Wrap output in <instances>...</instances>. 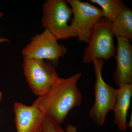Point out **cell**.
Returning <instances> with one entry per match:
<instances>
[{"mask_svg": "<svg viewBox=\"0 0 132 132\" xmlns=\"http://www.w3.org/2000/svg\"><path fill=\"white\" fill-rule=\"evenodd\" d=\"M111 24V21L102 18L95 26L88 46L84 49L83 63L90 64L96 59L106 60L115 56L116 49Z\"/></svg>", "mask_w": 132, "mask_h": 132, "instance_id": "obj_3", "label": "cell"}, {"mask_svg": "<svg viewBox=\"0 0 132 132\" xmlns=\"http://www.w3.org/2000/svg\"><path fill=\"white\" fill-rule=\"evenodd\" d=\"M118 47L115 56L117 68L113 79L119 87L132 84V46L127 38L116 37Z\"/></svg>", "mask_w": 132, "mask_h": 132, "instance_id": "obj_8", "label": "cell"}, {"mask_svg": "<svg viewBox=\"0 0 132 132\" xmlns=\"http://www.w3.org/2000/svg\"><path fill=\"white\" fill-rule=\"evenodd\" d=\"M41 132H65V131L56 121L46 116L42 126Z\"/></svg>", "mask_w": 132, "mask_h": 132, "instance_id": "obj_13", "label": "cell"}, {"mask_svg": "<svg viewBox=\"0 0 132 132\" xmlns=\"http://www.w3.org/2000/svg\"><path fill=\"white\" fill-rule=\"evenodd\" d=\"M23 68L29 87L38 97L47 93L59 78L53 65L44 60L24 57Z\"/></svg>", "mask_w": 132, "mask_h": 132, "instance_id": "obj_6", "label": "cell"}, {"mask_svg": "<svg viewBox=\"0 0 132 132\" xmlns=\"http://www.w3.org/2000/svg\"><path fill=\"white\" fill-rule=\"evenodd\" d=\"M66 1L72 11L73 17L69 25L71 29L80 41L88 44L95 26L103 18L101 9L79 0Z\"/></svg>", "mask_w": 132, "mask_h": 132, "instance_id": "obj_5", "label": "cell"}, {"mask_svg": "<svg viewBox=\"0 0 132 132\" xmlns=\"http://www.w3.org/2000/svg\"><path fill=\"white\" fill-rule=\"evenodd\" d=\"M39 132H41V128L40 130L39 131Z\"/></svg>", "mask_w": 132, "mask_h": 132, "instance_id": "obj_17", "label": "cell"}, {"mask_svg": "<svg viewBox=\"0 0 132 132\" xmlns=\"http://www.w3.org/2000/svg\"><path fill=\"white\" fill-rule=\"evenodd\" d=\"M101 7L103 18L111 22L117 17L126 6L121 0H90Z\"/></svg>", "mask_w": 132, "mask_h": 132, "instance_id": "obj_12", "label": "cell"}, {"mask_svg": "<svg viewBox=\"0 0 132 132\" xmlns=\"http://www.w3.org/2000/svg\"><path fill=\"white\" fill-rule=\"evenodd\" d=\"M3 16V14L2 12L0 11V18H1ZM10 42V40L8 39L5 38H1L0 37V43L2 42Z\"/></svg>", "mask_w": 132, "mask_h": 132, "instance_id": "obj_15", "label": "cell"}, {"mask_svg": "<svg viewBox=\"0 0 132 132\" xmlns=\"http://www.w3.org/2000/svg\"><path fill=\"white\" fill-rule=\"evenodd\" d=\"M111 29L114 36H121L132 40V10L125 7L111 22Z\"/></svg>", "mask_w": 132, "mask_h": 132, "instance_id": "obj_11", "label": "cell"}, {"mask_svg": "<svg viewBox=\"0 0 132 132\" xmlns=\"http://www.w3.org/2000/svg\"><path fill=\"white\" fill-rule=\"evenodd\" d=\"M14 120L16 132H39L46 118L43 111L32 105L20 102L14 104Z\"/></svg>", "mask_w": 132, "mask_h": 132, "instance_id": "obj_9", "label": "cell"}, {"mask_svg": "<svg viewBox=\"0 0 132 132\" xmlns=\"http://www.w3.org/2000/svg\"><path fill=\"white\" fill-rule=\"evenodd\" d=\"M64 0H47L42 6V23L58 40L76 37L68 22L73 16L72 11Z\"/></svg>", "mask_w": 132, "mask_h": 132, "instance_id": "obj_2", "label": "cell"}, {"mask_svg": "<svg viewBox=\"0 0 132 132\" xmlns=\"http://www.w3.org/2000/svg\"><path fill=\"white\" fill-rule=\"evenodd\" d=\"M77 127L73 126V125L69 124L67 126L66 128L65 132H77Z\"/></svg>", "mask_w": 132, "mask_h": 132, "instance_id": "obj_14", "label": "cell"}, {"mask_svg": "<svg viewBox=\"0 0 132 132\" xmlns=\"http://www.w3.org/2000/svg\"><path fill=\"white\" fill-rule=\"evenodd\" d=\"M2 95L3 94L2 92L0 91V104L2 100ZM0 126H1V123H0Z\"/></svg>", "mask_w": 132, "mask_h": 132, "instance_id": "obj_16", "label": "cell"}, {"mask_svg": "<svg viewBox=\"0 0 132 132\" xmlns=\"http://www.w3.org/2000/svg\"><path fill=\"white\" fill-rule=\"evenodd\" d=\"M59 40L47 29L32 37L30 43L22 50L23 57L38 60L57 61L64 58L67 48L59 44Z\"/></svg>", "mask_w": 132, "mask_h": 132, "instance_id": "obj_7", "label": "cell"}, {"mask_svg": "<svg viewBox=\"0 0 132 132\" xmlns=\"http://www.w3.org/2000/svg\"><path fill=\"white\" fill-rule=\"evenodd\" d=\"M81 76V73H78L68 78L59 77L48 91L38 97L32 105L61 125L73 108L81 105L82 94L77 85Z\"/></svg>", "mask_w": 132, "mask_h": 132, "instance_id": "obj_1", "label": "cell"}, {"mask_svg": "<svg viewBox=\"0 0 132 132\" xmlns=\"http://www.w3.org/2000/svg\"><path fill=\"white\" fill-rule=\"evenodd\" d=\"M104 62V60L100 59H96L93 62L95 76V98L89 114L92 120L98 126L104 125L108 113L113 110L117 96V89L106 83L102 78V69Z\"/></svg>", "mask_w": 132, "mask_h": 132, "instance_id": "obj_4", "label": "cell"}, {"mask_svg": "<svg viewBox=\"0 0 132 132\" xmlns=\"http://www.w3.org/2000/svg\"><path fill=\"white\" fill-rule=\"evenodd\" d=\"M132 96V84L124 85L117 89L113 109L114 123L119 130L126 131L128 128L127 116Z\"/></svg>", "mask_w": 132, "mask_h": 132, "instance_id": "obj_10", "label": "cell"}]
</instances>
